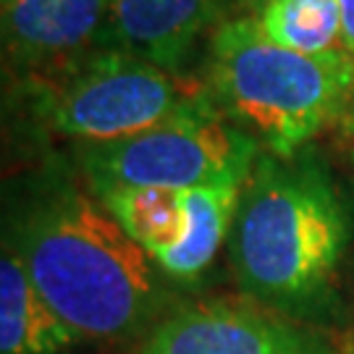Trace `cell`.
<instances>
[{"label": "cell", "mask_w": 354, "mask_h": 354, "mask_svg": "<svg viewBox=\"0 0 354 354\" xmlns=\"http://www.w3.org/2000/svg\"><path fill=\"white\" fill-rule=\"evenodd\" d=\"M3 239L82 344L129 346L174 310L163 270L76 184H39L13 210Z\"/></svg>", "instance_id": "6da1fadb"}, {"label": "cell", "mask_w": 354, "mask_h": 354, "mask_svg": "<svg viewBox=\"0 0 354 354\" xmlns=\"http://www.w3.org/2000/svg\"><path fill=\"white\" fill-rule=\"evenodd\" d=\"M349 239V205L315 152H260L228 236V260L247 299L297 323L326 317Z\"/></svg>", "instance_id": "7a4b0ae2"}, {"label": "cell", "mask_w": 354, "mask_h": 354, "mask_svg": "<svg viewBox=\"0 0 354 354\" xmlns=\"http://www.w3.org/2000/svg\"><path fill=\"white\" fill-rule=\"evenodd\" d=\"M352 53L307 55L281 48L254 16L213 29L205 87L228 124L279 158H291L346 113Z\"/></svg>", "instance_id": "3957f363"}, {"label": "cell", "mask_w": 354, "mask_h": 354, "mask_svg": "<svg viewBox=\"0 0 354 354\" xmlns=\"http://www.w3.org/2000/svg\"><path fill=\"white\" fill-rule=\"evenodd\" d=\"M21 76L39 127L87 147L129 140L178 115L218 111L205 82L105 45Z\"/></svg>", "instance_id": "277c9868"}, {"label": "cell", "mask_w": 354, "mask_h": 354, "mask_svg": "<svg viewBox=\"0 0 354 354\" xmlns=\"http://www.w3.org/2000/svg\"><path fill=\"white\" fill-rule=\"evenodd\" d=\"M260 145L228 124L221 111L171 118L129 140L89 145L82 174L89 192L100 189H194L244 184Z\"/></svg>", "instance_id": "5b68a950"}, {"label": "cell", "mask_w": 354, "mask_h": 354, "mask_svg": "<svg viewBox=\"0 0 354 354\" xmlns=\"http://www.w3.org/2000/svg\"><path fill=\"white\" fill-rule=\"evenodd\" d=\"M140 354H336L320 330L252 299L176 304L142 342Z\"/></svg>", "instance_id": "8992f818"}, {"label": "cell", "mask_w": 354, "mask_h": 354, "mask_svg": "<svg viewBox=\"0 0 354 354\" xmlns=\"http://www.w3.org/2000/svg\"><path fill=\"white\" fill-rule=\"evenodd\" d=\"M111 0H3V53L16 71H32L100 42Z\"/></svg>", "instance_id": "52a82bcc"}, {"label": "cell", "mask_w": 354, "mask_h": 354, "mask_svg": "<svg viewBox=\"0 0 354 354\" xmlns=\"http://www.w3.org/2000/svg\"><path fill=\"white\" fill-rule=\"evenodd\" d=\"M218 8L221 0H111L97 45L181 74Z\"/></svg>", "instance_id": "ba28073f"}, {"label": "cell", "mask_w": 354, "mask_h": 354, "mask_svg": "<svg viewBox=\"0 0 354 354\" xmlns=\"http://www.w3.org/2000/svg\"><path fill=\"white\" fill-rule=\"evenodd\" d=\"M79 342L39 294L21 254L3 239L0 254V354H66Z\"/></svg>", "instance_id": "9c48e42d"}, {"label": "cell", "mask_w": 354, "mask_h": 354, "mask_svg": "<svg viewBox=\"0 0 354 354\" xmlns=\"http://www.w3.org/2000/svg\"><path fill=\"white\" fill-rule=\"evenodd\" d=\"M131 239L160 266L192 234L189 189L92 192Z\"/></svg>", "instance_id": "30bf717a"}, {"label": "cell", "mask_w": 354, "mask_h": 354, "mask_svg": "<svg viewBox=\"0 0 354 354\" xmlns=\"http://www.w3.org/2000/svg\"><path fill=\"white\" fill-rule=\"evenodd\" d=\"M241 187L244 184H210L189 189L192 234L176 252L158 266L165 279L176 283H194L207 273L221 244L231 236Z\"/></svg>", "instance_id": "8fae6325"}, {"label": "cell", "mask_w": 354, "mask_h": 354, "mask_svg": "<svg viewBox=\"0 0 354 354\" xmlns=\"http://www.w3.org/2000/svg\"><path fill=\"white\" fill-rule=\"evenodd\" d=\"M254 21L270 42L294 53L320 55L342 45L339 0H268Z\"/></svg>", "instance_id": "7c38bea8"}, {"label": "cell", "mask_w": 354, "mask_h": 354, "mask_svg": "<svg viewBox=\"0 0 354 354\" xmlns=\"http://www.w3.org/2000/svg\"><path fill=\"white\" fill-rule=\"evenodd\" d=\"M339 6H342V21H344L342 45L344 50L354 53V0H339Z\"/></svg>", "instance_id": "4fadbf2b"}, {"label": "cell", "mask_w": 354, "mask_h": 354, "mask_svg": "<svg viewBox=\"0 0 354 354\" xmlns=\"http://www.w3.org/2000/svg\"><path fill=\"white\" fill-rule=\"evenodd\" d=\"M346 111L354 115V53H352V82H349V102H346Z\"/></svg>", "instance_id": "5bb4252c"}, {"label": "cell", "mask_w": 354, "mask_h": 354, "mask_svg": "<svg viewBox=\"0 0 354 354\" xmlns=\"http://www.w3.org/2000/svg\"><path fill=\"white\" fill-rule=\"evenodd\" d=\"M268 0H239V6H244V8H250V11H260L263 6H266Z\"/></svg>", "instance_id": "9a60e30c"}, {"label": "cell", "mask_w": 354, "mask_h": 354, "mask_svg": "<svg viewBox=\"0 0 354 354\" xmlns=\"http://www.w3.org/2000/svg\"><path fill=\"white\" fill-rule=\"evenodd\" d=\"M349 140H352V147H349V152H352V160H354V115L349 118Z\"/></svg>", "instance_id": "2e32d148"}]
</instances>
